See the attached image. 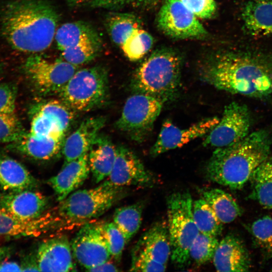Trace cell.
Here are the masks:
<instances>
[{
    "mask_svg": "<svg viewBox=\"0 0 272 272\" xmlns=\"http://www.w3.org/2000/svg\"><path fill=\"white\" fill-rule=\"evenodd\" d=\"M201 79L216 89L256 99L272 95V58L249 52H228L209 59Z\"/></svg>",
    "mask_w": 272,
    "mask_h": 272,
    "instance_id": "obj_1",
    "label": "cell"
},
{
    "mask_svg": "<svg viewBox=\"0 0 272 272\" xmlns=\"http://www.w3.org/2000/svg\"><path fill=\"white\" fill-rule=\"evenodd\" d=\"M58 19L54 7L45 0H17L4 8L2 33L14 49L37 54L51 44Z\"/></svg>",
    "mask_w": 272,
    "mask_h": 272,
    "instance_id": "obj_2",
    "label": "cell"
},
{
    "mask_svg": "<svg viewBox=\"0 0 272 272\" xmlns=\"http://www.w3.org/2000/svg\"><path fill=\"white\" fill-rule=\"evenodd\" d=\"M268 133L260 129L231 145L218 148L205 168L207 179L231 189L242 188L270 153Z\"/></svg>",
    "mask_w": 272,
    "mask_h": 272,
    "instance_id": "obj_3",
    "label": "cell"
},
{
    "mask_svg": "<svg viewBox=\"0 0 272 272\" xmlns=\"http://www.w3.org/2000/svg\"><path fill=\"white\" fill-rule=\"evenodd\" d=\"M181 58L175 51L158 50L137 70L131 85L135 93L152 96L163 104L174 100L180 87Z\"/></svg>",
    "mask_w": 272,
    "mask_h": 272,
    "instance_id": "obj_4",
    "label": "cell"
},
{
    "mask_svg": "<svg viewBox=\"0 0 272 272\" xmlns=\"http://www.w3.org/2000/svg\"><path fill=\"white\" fill-rule=\"evenodd\" d=\"M168 230L171 258L179 268L189 260L190 247L199 233L192 214L193 202L189 191L172 193L167 199Z\"/></svg>",
    "mask_w": 272,
    "mask_h": 272,
    "instance_id": "obj_5",
    "label": "cell"
},
{
    "mask_svg": "<svg viewBox=\"0 0 272 272\" xmlns=\"http://www.w3.org/2000/svg\"><path fill=\"white\" fill-rule=\"evenodd\" d=\"M59 95L74 111L88 112L103 105L109 97L106 70L98 66L77 70Z\"/></svg>",
    "mask_w": 272,
    "mask_h": 272,
    "instance_id": "obj_6",
    "label": "cell"
},
{
    "mask_svg": "<svg viewBox=\"0 0 272 272\" xmlns=\"http://www.w3.org/2000/svg\"><path fill=\"white\" fill-rule=\"evenodd\" d=\"M121 187L107 179L94 188L75 190L60 201L57 214L74 222L96 218L108 211L120 197Z\"/></svg>",
    "mask_w": 272,
    "mask_h": 272,
    "instance_id": "obj_7",
    "label": "cell"
},
{
    "mask_svg": "<svg viewBox=\"0 0 272 272\" xmlns=\"http://www.w3.org/2000/svg\"><path fill=\"white\" fill-rule=\"evenodd\" d=\"M163 105L152 96L135 93L126 100L115 126L134 140L143 141L151 131Z\"/></svg>",
    "mask_w": 272,
    "mask_h": 272,
    "instance_id": "obj_8",
    "label": "cell"
},
{
    "mask_svg": "<svg viewBox=\"0 0 272 272\" xmlns=\"http://www.w3.org/2000/svg\"><path fill=\"white\" fill-rule=\"evenodd\" d=\"M23 69L35 90L44 96L59 95L78 70L63 59L49 61L37 54L26 59Z\"/></svg>",
    "mask_w": 272,
    "mask_h": 272,
    "instance_id": "obj_9",
    "label": "cell"
},
{
    "mask_svg": "<svg viewBox=\"0 0 272 272\" xmlns=\"http://www.w3.org/2000/svg\"><path fill=\"white\" fill-rule=\"evenodd\" d=\"M251 116L243 104L232 102L226 105L218 123L207 134L204 146L227 147L245 138L249 133Z\"/></svg>",
    "mask_w": 272,
    "mask_h": 272,
    "instance_id": "obj_10",
    "label": "cell"
},
{
    "mask_svg": "<svg viewBox=\"0 0 272 272\" xmlns=\"http://www.w3.org/2000/svg\"><path fill=\"white\" fill-rule=\"evenodd\" d=\"M71 245L74 259L87 271L111 258L103 223H90L83 225Z\"/></svg>",
    "mask_w": 272,
    "mask_h": 272,
    "instance_id": "obj_11",
    "label": "cell"
},
{
    "mask_svg": "<svg viewBox=\"0 0 272 272\" xmlns=\"http://www.w3.org/2000/svg\"><path fill=\"white\" fill-rule=\"evenodd\" d=\"M197 17L179 0H166L159 12L158 23L168 35L176 38H199L207 32Z\"/></svg>",
    "mask_w": 272,
    "mask_h": 272,
    "instance_id": "obj_12",
    "label": "cell"
},
{
    "mask_svg": "<svg viewBox=\"0 0 272 272\" xmlns=\"http://www.w3.org/2000/svg\"><path fill=\"white\" fill-rule=\"evenodd\" d=\"M113 185L152 187L156 183L153 175L145 167L139 157L123 146L116 147L114 164L106 179Z\"/></svg>",
    "mask_w": 272,
    "mask_h": 272,
    "instance_id": "obj_13",
    "label": "cell"
},
{
    "mask_svg": "<svg viewBox=\"0 0 272 272\" xmlns=\"http://www.w3.org/2000/svg\"><path fill=\"white\" fill-rule=\"evenodd\" d=\"M219 119L213 117L203 119L184 129L174 125L170 121L164 122L150 154L156 156L180 148L190 141L207 135L218 123Z\"/></svg>",
    "mask_w": 272,
    "mask_h": 272,
    "instance_id": "obj_14",
    "label": "cell"
},
{
    "mask_svg": "<svg viewBox=\"0 0 272 272\" xmlns=\"http://www.w3.org/2000/svg\"><path fill=\"white\" fill-rule=\"evenodd\" d=\"M41 271H74L76 269L71 242L64 235L42 241L35 255Z\"/></svg>",
    "mask_w": 272,
    "mask_h": 272,
    "instance_id": "obj_15",
    "label": "cell"
},
{
    "mask_svg": "<svg viewBox=\"0 0 272 272\" xmlns=\"http://www.w3.org/2000/svg\"><path fill=\"white\" fill-rule=\"evenodd\" d=\"M48 204L47 196L36 189L0 193V208L23 220L40 217Z\"/></svg>",
    "mask_w": 272,
    "mask_h": 272,
    "instance_id": "obj_16",
    "label": "cell"
},
{
    "mask_svg": "<svg viewBox=\"0 0 272 272\" xmlns=\"http://www.w3.org/2000/svg\"><path fill=\"white\" fill-rule=\"evenodd\" d=\"M65 133L39 138L26 132L20 139L9 144L10 150L37 161H47L61 152Z\"/></svg>",
    "mask_w": 272,
    "mask_h": 272,
    "instance_id": "obj_17",
    "label": "cell"
},
{
    "mask_svg": "<svg viewBox=\"0 0 272 272\" xmlns=\"http://www.w3.org/2000/svg\"><path fill=\"white\" fill-rule=\"evenodd\" d=\"M106 118L95 116L85 119L79 126L64 139L61 153L64 163L87 153L105 125Z\"/></svg>",
    "mask_w": 272,
    "mask_h": 272,
    "instance_id": "obj_18",
    "label": "cell"
},
{
    "mask_svg": "<svg viewBox=\"0 0 272 272\" xmlns=\"http://www.w3.org/2000/svg\"><path fill=\"white\" fill-rule=\"evenodd\" d=\"M90 169L88 153L65 163L61 170L47 181L59 202L80 187L88 178Z\"/></svg>",
    "mask_w": 272,
    "mask_h": 272,
    "instance_id": "obj_19",
    "label": "cell"
},
{
    "mask_svg": "<svg viewBox=\"0 0 272 272\" xmlns=\"http://www.w3.org/2000/svg\"><path fill=\"white\" fill-rule=\"evenodd\" d=\"M213 259L218 271H247L250 267L246 248L233 235L226 236L219 243Z\"/></svg>",
    "mask_w": 272,
    "mask_h": 272,
    "instance_id": "obj_20",
    "label": "cell"
},
{
    "mask_svg": "<svg viewBox=\"0 0 272 272\" xmlns=\"http://www.w3.org/2000/svg\"><path fill=\"white\" fill-rule=\"evenodd\" d=\"M132 251L166 265L171 252L167 225L163 222L154 224L142 235Z\"/></svg>",
    "mask_w": 272,
    "mask_h": 272,
    "instance_id": "obj_21",
    "label": "cell"
},
{
    "mask_svg": "<svg viewBox=\"0 0 272 272\" xmlns=\"http://www.w3.org/2000/svg\"><path fill=\"white\" fill-rule=\"evenodd\" d=\"M39 183L20 162L0 154V189L5 192L36 189Z\"/></svg>",
    "mask_w": 272,
    "mask_h": 272,
    "instance_id": "obj_22",
    "label": "cell"
},
{
    "mask_svg": "<svg viewBox=\"0 0 272 272\" xmlns=\"http://www.w3.org/2000/svg\"><path fill=\"white\" fill-rule=\"evenodd\" d=\"M245 32L254 36L272 35V0H247L241 12Z\"/></svg>",
    "mask_w": 272,
    "mask_h": 272,
    "instance_id": "obj_23",
    "label": "cell"
},
{
    "mask_svg": "<svg viewBox=\"0 0 272 272\" xmlns=\"http://www.w3.org/2000/svg\"><path fill=\"white\" fill-rule=\"evenodd\" d=\"M116 153V147L111 140L99 134L88 152L90 172L95 183L101 182L109 177Z\"/></svg>",
    "mask_w": 272,
    "mask_h": 272,
    "instance_id": "obj_24",
    "label": "cell"
},
{
    "mask_svg": "<svg viewBox=\"0 0 272 272\" xmlns=\"http://www.w3.org/2000/svg\"><path fill=\"white\" fill-rule=\"evenodd\" d=\"M54 39L59 50L88 43H101L97 32L89 24L77 21L66 23L57 29Z\"/></svg>",
    "mask_w": 272,
    "mask_h": 272,
    "instance_id": "obj_25",
    "label": "cell"
},
{
    "mask_svg": "<svg viewBox=\"0 0 272 272\" xmlns=\"http://www.w3.org/2000/svg\"><path fill=\"white\" fill-rule=\"evenodd\" d=\"M203 198L223 223L233 222L241 214V210L234 198L228 193L218 188L200 190Z\"/></svg>",
    "mask_w": 272,
    "mask_h": 272,
    "instance_id": "obj_26",
    "label": "cell"
},
{
    "mask_svg": "<svg viewBox=\"0 0 272 272\" xmlns=\"http://www.w3.org/2000/svg\"><path fill=\"white\" fill-rule=\"evenodd\" d=\"M41 216L36 219L23 220L0 208V239L38 235L42 228Z\"/></svg>",
    "mask_w": 272,
    "mask_h": 272,
    "instance_id": "obj_27",
    "label": "cell"
},
{
    "mask_svg": "<svg viewBox=\"0 0 272 272\" xmlns=\"http://www.w3.org/2000/svg\"><path fill=\"white\" fill-rule=\"evenodd\" d=\"M250 179L252 196L262 206L272 210V156L257 167Z\"/></svg>",
    "mask_w": 272,
    "mask_h": 272,
    "instance_id": "obj_28",
    "label": "cell"
},
{
    "mask_svg": "<svg viewBox=\"0 0 272 272\" xmlns=\"http://www.w3.org/2000/svg\"><path fill=\"white\" fill-rule=\"evenodd\" d=\"M143 203H137L117 209L113 222L123 234L127 242L137 233L142 223Z\"/></svg>",
    "mask_w": 272,
    "mask_h": 272,
    "instance_id": "obj_29",
    "label": "cell"
},
{
    "mask_svg": "<svg viewBox=\"0 0 272 272\" xmlns=\"http://www.w3.org/2000/svg\"><path fill=\"white\" fill-rule=\"evenodd\" d=\"M192 214L194 222L200 233L218 236L223 230V223L202 198L193 202Z\"/></svg>",
    "mask_w": 272,
    "mask_h": 272,
    "instance_id": "obj_30",
    "label": "cell"
},
{
    "mask_svg": "<svg viewBox=\"0 0 272 272\" xmlns=\"http://www.w3.org/2000/svg\"><path fill=\"white\" fill-rule=\"evenodd\" d=\"M105 26L112 41L120 47L134 31L140 28L135 17L127 14L109 15Z\"/></svg>",
    "mask_w": 272,
    "mask_h": 272,
    "instance_id": "obj_31",
    "label": "cell"
},
{
    "mask_svg": "<svg viewBox=\"0 0 272 272\" xmlns=\"http://www.w3.org/2000/svg\"><path fill=\"white\" fill-rule=\"evenodd\" d=\"M152 36L140 28L136 29L121 46L126 56L131 61L142 58L151 48Z\"/></svg>",
    "mask_w": 272,
    "mask_h": 272,
    "instance_id": "obj_32",
    "label": "cell"
},
{
    "mask_svg": "<svg viewBox=\"0 0 272 272\" xmlns=\"http://www.w3.org/2000/svg\"><path fill=\"white\" fill-rule=\"evenodd\" d=\"M217 237L199 233L189 250V259L198 265L205 264L213 258L219 244Z\"/></svg>",
    "mask_w": 272,
    "mask_h": 272,
    "instance_id": "obj_33",
    "label": "cell"
},
{
    "mask_svg": "<svg viewBox=\"0 0 272 272\" xmlns=\"http://www.w3.org/2000/svg\"><path fill=\"white\" fill-rule=\"evenodd\" d=\"M59 123L52 116L34 110L30 133L39 138H46L58 133H65Z\"/></svg>",
    "mask_w": 272,
    "mask_h": 272,
    "instance_id": "obj_34",
    "label": "cell"
},
{
    "mask_svg": "<svg viewBox=\"0 0 272 272\" xmlns=\"http://www.w3.org/2000/svg\"><path fill=\"white\" fill-rule=\"evenodd\" d=\"M101 43H88L66 48L61 51L63 59L78 66L93 59L98 54Z\"/></svg>",
    "mask_w": 272,
    "mask_h": 272,
    "instance_id": "obj_35",
    "label": "cell"
},
{
    "mask_svg": "<svg viewBox=\"0 0 272 272\" xmlns=\"http://www.w3.org/2000/svg\"><path fill=\"white\" fill-rule=\"evenodd\" d=\"M34 110L53 117L66 131L74 118V111L61 100H50L38 104Z\"/></svg>",
    "mask_w": 272,
    "mask_h": 272,
    "instance_id": "obj_36",
    "label": "cell"
},
{
    "mask_svg": "<svg viewBox=\"0 0 272 272\" xmlns=\"http://www.w3.org/2000/svg\"><path fill=\"white\" fill-rule=\"evenodd\" d=\"M26 132L16 113L0 114V143L15 142Z\"/></svg>",
    "mask_w": 272,
    "mask_h": 272,
    "instance_id": "obj_37",
    "label": "cell"
},
{
    "mask_svg": "<svg viewBox=\"0 0 272 272\" xmlns=\"http://www.w3.org/2000/svg\"><path fill=\"white\" fill-rule=\"evenodd\" d=\"M103 229L111 256L119 261L127 242L122 233L113 222L103 223Z\"/></svg>",
    "mask_w": 272,
    "mask_h": 272,
    "instance_id": "obj_38",
    "label": "cell"
},
{
    "mask_svg": "<svg viewBox=\"0 0 272 272\" xmlns=\"http://www.w3.org/2000/svg\"><path fill=\"white\" fill-rule=\"evenodd\" d=\"M251 229L259 246L272 254V217L266 216L257 219L253 223Z\"/></svg>",
    "mask_w": 272,
    "mask_h": 272,
    "instance_id": "obj_39",
    "label": "cell"
},
{
    "mask_svg": "<svg viewBox=\"0 0 272 272\" xmlns=\"http://www.w3.org/2000/svg\"><path fill=\"white\" fill-rule=\"evenodd\" d=\"M166 265L157 262L143 253L132 251L131 271H164Z\"/></svg>",
    "mask_w": 272,
    "mask_h": 272,
    "instance_id": "obj_40",
    "label": "cell"
},
{
    "mask_svg": "<svg viewBox=\"0 0 272 272\" xmlns=\"http://www.w3.org/2000/svg\"><path fill=\"white\" fill-rule=\"evenodd\" d=\"M17 89L14 84L0 83V114L16 113Z\"/></svg>",
    "mask_w": 272,
    "mask_h": 272,
    "instance_id": "obj_41",
    "label": "cell"
},
{
    "mask_svg": "<svg viewBox=\"0 0 272 272\" xmlns=\"http://www.w3.org/2000/svg\"><path fill=\"white\" fill-rule=\"evenodd\" d=\"M196 17L209 18L215 13L216 5L214 0H179Z\"/></svg>",
    "mask_w": 272,
    "mask_h": 272,
    "instance_id": "obj_42",
    "label": "cell"
},
{
    "mask_svg": "<svg viewBox=\"0 0 272 272\" xmlns=\"http://www.w3.org/2000/svg\"><path fill=\"white\" fill-rule=\"evenodd\" d=\"M132 0H85L87 6L93 8L114 9Z\"/></svg>",
    "mask_w": 272,
    "mask_h": 272,
    "instance_id": "obj_43",
    "label": "cell"
},
{
    "mask_svg": "<svg viewBox=\"0 0 272 272\" xmlns=\"http://www.w3.org/2000/svg\"><path fill=\"white\" fill-rule=\"evenodd\" d=\"M90 271H118L117 266L110 259L90 268Z\"/></svg>",
    "mask_w": 272,
    "mask_h": 272,
    "instance_id": "obj_44",
    "label": "cell"
},
{
    "mask_svg": "<svg viewBox=\"0 0 272 272\" xmlns=\"http://www.w3.org/2000/svg\"><path fill=\"white\" fill-rule=\"evenodd\" d=\"M20 264L15 261H0V271H21Z\"/></svg>",
    "mask_w": 272,
    "mask_h": 272,
    "instance_id": "obj_45",
    "label": "cell"
},
{
    "mask_svg": "<svg viewBox=\"0 0 272 272\" xmlns=\"http://www.w3.org/2000/svg\"><path fill=\"white\" fill-rule=\"evenodd\" d=\"M22 271H39L35 256L26 258L20 264Z\"/></svg>",
    "mask_w": 272,
    "mask_h": 272,
    "instance_id": "obj_46",
    "label": "cell"
},
{
    "mask_svg": "<svg viewBox=\"0 0 272 272\" xmlns=\"http://www.w3.org/2000/svg\"><path fill=\"white\" fill-rule=\"evenodd\" d=\"M12 252V248L8 246L0 247V261L7 259Z\"/></svg>",
    "mask_w": 272,
    "mask_h": 272,
    "instance_id": "obj_47",
    "label": "cell"
},
{
    "mask_svg": "<svg viewBox=\"0 0 272 272\" xmlns=\"http://www.w3.org/2000/svg\"><path fill=\"white\" fill-rule=\"evenodd\" d=\"M66 1L70 5L74 6L78 4L79 2H82L83 0H66Z\"/></svg>",
    "mask_w": 272,
    "mask_h": 272,
    "instance_id": "obj_48",
    "label": "cell"
},
{
    "mask_svg": "<svg viewBox=\"0 0 272 272\" xmlns=\"http://www.w3.org/2000/svg\"><path fill=\"white\" fill-rule=\"evenodd\" d=\"M141 1H153V0H141Z\"/></svg>",
    "mask_w": 272,
    "mask_h": 272,
    "instance_id": "obj_49",
    "label": "cell"
},
{
    "mask_svg": "<svg viewBox=\"0 0 272 272\" xmlns=\"http://www.w3.org/2000/svg\"><path fill=\"white\" fill-rule=\"evenodd\" d=\"M271 270H272V269H271Z\"/></svg>",
    "mask_w": 272,
    "mask_h": 272,
    "instance_id": "obj_50",
    "label": "cell"
}]
</instances>
